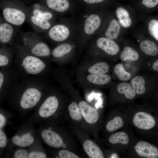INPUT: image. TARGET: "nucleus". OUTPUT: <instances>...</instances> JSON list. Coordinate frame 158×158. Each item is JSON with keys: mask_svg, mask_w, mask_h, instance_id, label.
Here are the masks:
<instances>
[{"mask_svg": "<svg viewBox=\"0 0 158 158\" xmlns=\"http://www.w3.org/2000/svg\"><path fill=\"white\" fill-rule=\"evenodd\" d=\"M41 84L36 77L18 80L10 91L13 109L22 115L35 110L45 95Z\"/></svg>", "mask_w": 158, "mask_h": 158, "instance_id": "1", "label": "nucleus"}, {"mask_svg": "<svg viewBox=\"0 0 158 158\" xmlns=\"http://www.w3.org/2000/svg\"><path fill=\"white\" fill-rule=\"evenodd\" d=\"M62 124L42 123L37 133L41 140L54 149H65L77 153L79 147L73 134Z\"/></svg>", "mask_w": 158, "mask_h": 158, "instance_id": "2", "label": "nucleus"}, {"mask_svg": "<svg viewBox=\"0 0 158 158\" xmlns=\"http://www.w3.org/2000/svg\"><path fill=\"white\" fill-rule=\"evenodd\" d=\"M65 109L57 95H45L34 112L25 121L33 124L41 123H62L64 120Z\"/></svg>", "mask_w": 158, "mask_h": 158, "instance_id": "3", "label": "nucleus"}, {"mask_svg": "<svg viewBox=\"0 0 158 158\" xmlns=\"http://www.w3.org/2000/svg\"><path fill=\"white\" fill-rule=\"evenodd\" d=\"M75 17L77 32V42L81 45L87 44L101 27L102 20L100 16L92 10L82 8Z\"/></svg>", "mask_w": 158, "mask_h": 158, "instance_id": "4", "label": "nucleus"}, {"mask_svg": "<svg viewBox=\"0 0 158 158\" xmlns=\"http://www.w3.org/2000/svg\"><path fill=\"white\" fill-rule=\"evenodd\" d=\"M49 30V37L55 42L77 41L75 17L73 16L62 17L59 23L51 27Z\"/></svg>", "mask_w": 158, "mask_h": 158, "instance_id": "5", "label": "nucleus"}, {"mask_svg": "<svg viewBox=\"0 0 158 158\" xmlns=\"http://www.w3.org/2000/svg\"><path fill=\"white\" fill-rule=\"evenodd\" d=\"M15 63L19 74L26 77L40 75L47 66L45 63L40 57L31 54L18 57Z\"/></svg>", "mask_w": 158, "mask_h": 158, "instance_id": "6", "label": "nucleus"}, {"mask_svg": "<svg viewBox=\"0 0 158 158\" xmlns=\"http://www.w3.org/2000/svg\"><path fill=\"white\" fill-rule=\"evenodd\" d=\"M34 125L25 121L15 134L8 140L9 149L16 147L26 148L32 145L37 136Z\"/></svg>", "mask_w": 158, "mask_h": 158, "instance_id": "7", "label": "nucleus"}, {"mask_svg": "<svg viewBox=\"0 0 158 158\" xmlns=\"http://www.w3.org/2000/svg\"><path fill=\"white\" fill-rule=\"evenodd\" d=\"M69 129L80 142L85 154L90 158H104L103 152L100 147L90 138L89 134L74 124L67 121Z\"/></svg>", "mask_w": 158, "mask_h": 158, "instance_id": "8", "label": "nucleus"}, {"mask_svg": "<svg viewBox=\"0 0 158 158\" xmlns=\"http://www.w3.org/2000/svg\"><path fill=\"white\" fill-rule=\"evenodd\" d=\"M64 119L80 128L89 134L90 130L85 123L77 102L73 101L65 109Z\"/></svg>", "mask_w": 158, "mask_h": 158, "instance_id": "9", "label": "nucleus"}, {"mask_svg": "<svg viewBox=\"0 0 158 158\" xmlns=\"http://www.w3.org/2000/svg\"><path fill=\"white\" fill-rule=\"evenodd\" d=\"M77 102L84 120L91 131L93 126L99 120V112L97 109L85 100H79Z\"/></svg>", "mask_w": 158, "mask_h": 158, "instance_id": "10", "label": "nucleus"}, {"mask_svg": "<svg viewBox=\"0 0 158 158\" xmlns=\"http://www.w3.org/2000/svg\"><path fill=\"white\" fill-rule=\"evenodd\" d=\"M133 122L138 128L146 130L152 128L156 124L155 119L152 115L143 111L136 113L134 116Z\"/></svg>", "mask_w": 158, "mask_h": 158, "instance_id": "11", "label": "nucleus"}, {"mask_svg": "<svg viewBox=\"0 0 158 158\" xmlns=\"http://www.w3.org/2000/svg\"><path fill=\"white\" fill-rule=\"evenodd\" d=\"M135 149L140 156L147 158H157L158 157V149L154 145L144 141L139 142Z\"/></svg>", "mask_w": 158, "mask_h": 158, "instance_id": "12", "label": "nucleus"}, {"mask_svg": "<svg viewBox=\"0 0 158 158\" xmlns=\"http://www.w3.org/2000/svg\"><path fill=\"white\" fill-rule=\"evenodd\" d=\"M96 44L98 48L111 55L116 54L120 49L119 45L115 41L105 37L98 38Z\"/></svg>", "mask_w": 158, "mask_h": 158, "instance_id": "13", "label": "nucleus"}, {"mask_svg": "<svg viewBox=\"0 0 158 158\" xmlns=\"http://www.w3.org/2000/svg\"><path fill=\"white\" fill-rule=\"evenodd\" d=\"M3 14L7 21L14 25H20L25 20V14L22 11L16 9L6 8L4 10Z\"/></svg>", "mask_w": 158, "mask_h": 158, "instance_id": "14", "label": "nucleus"}, {"mask_svg": "<svg viewBox=\"0 0 158 158\" xmlns=\"http://www.w3.org/2000/svg\"><path fill=\"white\" fill-rule=\"evenodd\" d=\"M27 148L28 151V158L49 157V154L44 148L41 140L37 134L34 142Z\"/></svg>", "mask_w": 158, "mask_h": 158, "instance_id": "15", "label": "nucleus"}, {"mask_svg": "<svg viewBox=\"0 0 158 158\" xmlns=\"http://www.w3.org/2000/svg\"><path fill=\"white\" fill-rule=\"evenodd\" d=\"M73 42H63L56 46L51 52L53 57L55 59H58L70 54L72 51L73 48L72 43Z\"/></svg>", "mask_w": 158, "mask_h": 158, "instance_id": "16", "label": "nucleus"}, {"mask_svg": "<svg viewBox=\"0 0 158 158\" xmlns=\"http://www.w3.org/2000/svg\"><path fill=\"white\" fill-rule=\"evenodd\" d=\"M30 52L32 54L39 57H46L51 54V51L45 43L40 42L34 44L31 48Z\"/></svg>", "mask_w": 158, "mask_h": 158, "instance_id": "17", "label": "nucleus"}, {"mask_svg": "<svg viewBox=\"0 0 158 158\" xmlns=\"http://www.w3.org/2000/svg\"><path fill=\"white\" fill-rule=\"evenodd\" d=\"M116 12L120 25L124 28L129 27L132 21L128 11L123 7H119L117 8Z\"/></svg>", "mask_w": 158, "mask_h": 158, "instance_id": "18", "label": "nucleus"}, {"mask_svg": "<svg viewBox=\"0 0 158 158\" xmlns=\"http://www.w3.org/2000/svg\"><path fill=\"white\" fill-rule=\"evenodd\" d=\"M121 29L120 25L116 20H112L104 32L105 37L111 39H115L118 36Z\"/></svg>", "mask_w": 158, "mask_h": 158, "instance_id": "19", "label": "nucleus"}, {"mask_svg": "<svg viewBox=\"0 0 158 158\" xmlns=\"http://www.w3.org/2000/svg\"><path fill=\"white\" fill-rule=\"evenodd\" d=\"M141 51L146 54L154 56L158 53V47L154 42L150 40L142 41L140 44Z\"/></svg>", "mask_w": 158, "mask_h": 158, "instance_id": "20", "label": "nucleus"}, {"mask_svg": "<svg viewBox=\"0 0 158 158\" xmlns=\"http://www.w3.org/2000/svg\"><path fill=\"white\" fill-rule=\"evenodd\" d=\"M13 32L12 27L9 24L4 23L0 25V41L7 43L10 40Z\"/></svg>", "mask_w": 158, "mask_h": 158, "instance_id": "21", "label": "nucleus"}, {"mask_svg": "<svg viewBox=\"0 0 158 158\" xmlns=\"http://www.w3.org/2000/svg\"><path fill=\"white\" fill-rule=\"evenodd\" d=\"M51 157L56 158H80L82 157L77 153L65 149H54L52 152Z\"/></svg>", "mask_w": 158, "mask_h": 158, "instance_id": "22", "label": "nucleus"}, {"mask_svg": "<svg viewBox=\"0 0 158 158\" xmlns=\"http://www.w3.org/2000/svg\"><path fill=\"white\" fill-rule=\"evenodd\" d=\"M108 141L111 144L120 143L126 145L129 142L128 135L124 132H118L110 135L108 138Z\"/></svg>", "mask_w": 158, "mask_h": 158, "instance_id": "23", "label": "nucleus"}, {"mask_svg": "<svg viewBox=\"0 0 158 158\" xmlns=\"http://www.w3.org/2000/svg\"><path fill=\"white\" fill-rule=\"evenodd\" d=\"M130 83L136 94L142 95L145 93V82L143 77L141 76H136L132 79Z\"/></svg>", "mask_w": 158, "mask_h": 158, "instance_id": "24", "label": "nucleus"}, {"mask_svg": "<svg viewBox=\"0 0 158 158\" xmlns=\"http://www.w3.org/2000/svg\"><path fill=\"white\" fill-rule=\"evenodd\" d=\"M117 89L118 93L124 94L126 97L128 99H133L136 96L135 92L132 86L129 83H122L118 85Z\"/></svg>", "mask_w": 158, "mask_h": 158, "instance_id": "25", "label": "nucleus"}, {"mask_svg": "<svg viewBox=\"0 0 158 158\" xmlns=\"http://www.w3.org/2000/svg\"><path fill=\"white\" fill-rule=\"evenodd\" d=\"M120 58L123 61H135L139 59V55L138 52L132 48L126 46L121 53Z\"/></svg>", "mask_w": 158, "mask_h": 158, "instance_id": "26", "label": "nucleus"}, {"mask_svg": "<svg viewBox=\"0 0 158 158\" xmlns=\"http://www.w3.org/2000/svg\"><path fill=\"white\" fill-rule=\"evenodd\" d=\"M109 69V66L107 63L100 62L90 66L88 69V71L90 74L102 75L107 73Z\"/></svg>", "mask_w": 158, "mask_h": 158, "instance_id": "27", "label": "nucleus"}, {"mask_svg": "<svg viewBox=\"0 0 158 158\" xmlns=\"http://www.w3.org/2000/svg\"><path fill=\"white\" fill-rule=\"evenodd\" d=\"M87 79L89 82L95 85H103L109 83L111 80V77L106 74L88 75Z\"/></svg>", "mask_w": 158, "mask_h": 158, "instance_id": "28", "label": "nucleus"}, {"mask_svg": "<svg viewBox=\"0 0 158 158\" xmlns=\"http://www.w3.org/2000/svg\"><path fill=\"white\" fill-rule=\"evenodd\" d=\"M123 125L122 118L119 116H116L107 123L106 129L108 132H112L121 128Z\"/></svg>", "mask_w": 158, "mask_h": 158, "instance_id": "29", "label": "nucleus"}, {"mask_svg": "<svg viewBox=\"0 0 158 158\" xmlns=\"http://www.w3.org/2000/svg\"><path fill=\"white\" fill-rule=\"evenodd\" d=\"M114 71L118 79L121 81H127L131 78V74L125 70L122 63L116 64L114 68Z\"/></svg>", "mask_w": 158, "mask_h": 158, "instance_id": "30", "label": "nucleus"}, {"mask_svg": "<svg viewBox=\"0 0 158 158\" xmlns=\"http://www.w3.org/2000/svg\"><path fill=\"white\" fill-rule=\"evenodd\" d=\"M9 157L13 158H28L27 147H16L10 149Z\"/></svg>", "mask_w": 158, "mask_h": 158, "instance_id": "31", "label": "nucleus"}, {"mask_svg": "<svg viewBox=\"0 0 158 158\" xmlns=\"http://www.w3.org/2000/svg\"><path fill=\"white\" fill-rule=\"evenodd\" d=\"M82 8L93 10L94 7L104 2L106 0H76Z\"/></svg>", "mask_w": 158, "mask_h": 158, "instance_id": "32", "label": "nucleus"}, {"mask_svg": "<svg viewBox=\"0 0 158 158\" xmlns=\"http://www.w3.org/2000/svg\"><path fill=\"white\" fill-rule=\"evenodd\" d=\"M31 20L35 25L44 30H49L51 27V24L49 20L32 16Z\"/></svg>", "mask_w": 158, "mask_h": 158, "instance_id": "33", "label": "nucleus"}, {"mask_svg": "<svg viewBox=\"0 0 158 158\" xmlns=\"http://www.w3.org/2000/svg\"><path fill=\"white\" fill-rule=\"evenodd\" d=\"M148 28L150 34L158 41V21L155 19L151 20L148 24Z\"/></svg>", "mask_w": 158, "mask_h": 158, "instance_id": "34", "label": "nucleus"}, {"mask_svg": "<svg viewBox=\"0 0 158 158\" xmlns=\"http://www.w3.org/2000/svg\"><path fill=\"white\" fill-rule=\"evenodd\" d=\"M34 16L43 19L49 20L53 17V15L50 12L42 11L39 9L34 10L33 12Z\"/></svg>", "mask_w": 158, "mask_h": 158, "instance_id": "35", "label": "nucleus"}, {"mask_svg": "<svg viewBox=\"0 0 158 158\" xmlns=\"http://www.w3.org/2000/svg\"><path fill=\"white\" fill-rule=\"evenodd\" d=\"M8 140L5 133L0 129V148H3L7 145Z\"/></svg>", "mask_w": 158, "mask_h": 158, "instance_id": "36", "label": "nucleus"}, {"mask_svg": "<svg viewBox=\"0 0 158 158\" xmlns=\"http://www.w3.org/2000/svg\"><path fill=\"white\" fill-rule=\"evenodd\" d=\"M142 3L146 7L152 8L157 5L158 0H142Z\"/></svg>", "mask_w": 158, "mask_h": 158, "instance_id": "37", "label": "nucleus"}, {"mask_svg": "<svg viewBox=\"0 0 158 158\" xmlns=\"http://www.w3.org/2000/svg\"><path fill=\"white\" fill-rule=\"evenodd\" d=\"M11 63V59L8 56L0 54V66H6Z\"/></svg>", "mask_w": 158, "mask_h": 158, "instance_id": "38", "label": "nucleus"}, {"mask_svg": "<svg viewBox=\"0 0 158 158\" xmlns=\"http://www.w3.org/2000/svg\"><path fill=\"white\" fill-rule=\"evenodd\" d=\"M7 121V118L6 116L0 112V129H2L5 126Z\"/></svg>", "mask_w": 158, "mask_h": 158, "instance_id": "39", "label": "nucleus"}, {"mask_svg": "<svg viewBox=\"0 0 158 158\" xmlns=\"http://www.w3.org/2000/svg\"><path fill=\"white\" fill-rule=\"evenodd\" d=\"M5 77L4 74L0 72V90L3 86L4 81Z\"/></svg>", "mask_w": 158, "mask_h": 158, "instance_id": "40", "label": "nucleus"}, {"mask_svg": "<svg viewBox=\"0 0 158 158\" xmlns=\"http://www.w3.org/2000/svg\"><path fill=\"white\" fill-rule=\"evenodd\" d=\"M153 70L156 71L158 72V60H156L153 63L152 66Z\"/></svg>", "mask_w": 158, "mask_h": 158, "instance_id": "41", "label": "nucleus"}]
</instances>
